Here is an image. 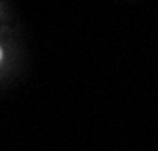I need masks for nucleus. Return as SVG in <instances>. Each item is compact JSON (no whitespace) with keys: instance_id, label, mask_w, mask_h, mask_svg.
I'll return each instance as SVG.
<instances>
[{"instance_id":"f257e3e1","label":"nucleus","mask_w":158,"mask_h":151,"mask_svg":"<svg viewBox=\"0 0 158 151\" xmlns=\"http://www.w3.org/2000/svg\"><path fill=\"white\" fill-rule=\"evenodd\" d=\"M0 61H2V48H0Z\"/></svg>"}]
</instances>
